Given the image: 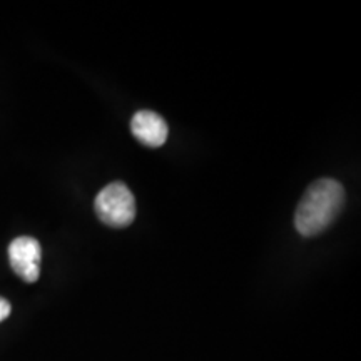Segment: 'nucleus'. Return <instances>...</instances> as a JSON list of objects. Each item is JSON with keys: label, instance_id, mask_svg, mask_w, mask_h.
Wrapping results in <instances>:
<instances>
[{"label": "nucleus", "instance_id": "nucleus-1", "mask_svg": "<svg viewBox=\"0 0 361 361\" xmlns=\"http://www.w3.org/2000/svg\"><path fill=\"white\" fill-rule=\"evenodd\" d=\"M345 204V189L335 179H318L306 189L296 207V231L305 238L322 234L333 224Z\"/></svg>", "mask_w": 361, "mask_h": 361}, {"label": "nucleus", "instance_id": "nucleus-2", "mask_svg": "<svg viewBox=\"0 0 361 361\" xmlns=\"http://www.w3.org/2000/svg\"><path fill=\"white\" fill-rule=\"evenodd\" d=\"M94 207L97 218L111 228H126L135 218L134 194L121 180L107 184L97 194Z\"/></svg>", "mask_w": 361, "mask_h": 361}, {"label": "nucleus", "instance_id": "nucleus-3", "mask_svg": "<svg viewBox=\"0 0 361 361\" xmlns=\"http://www.w3.org/2000/svg\"><path fill=\"white\" fill-rule=\"evenodd\" d=\"M8 259L13 273L25 283H35L40 276L42 247L35 238H16L8 246Z\"/></svg>", "mask_w": 361, "mask_h": 361}, {"label": "nucleus", "instance_id": "nucleus-4", "mask_svg": "<svg viewBox=\"0 0 361 361\" xmlns=\"http://www.w3.org/2000/svg\"><path fill=\"white\" fill-rule=\"evenodd\" d=\"M130 130L139 142L149 147H161L168 141L169 134L166 121L157 112L152 111L135 112L133 121H130Z\"/></svg>", "mask_w": 361, "mask_h": 361}, {"label": "nucleus", "instance_id": "nucleus-5", "mask_svg": "<svg viewBox=\"0 0 361 361\" xmlns=\"http://www.w3.org/2000/svg\"><path fill=\"white\" fill-rule=\"evenodd\" d=\"M12 311V306L6 298H0V322H4V319L8 318V314H11Z\"/></svg>", "mask_w": 361, "mask_h": 361}]
</instances>
